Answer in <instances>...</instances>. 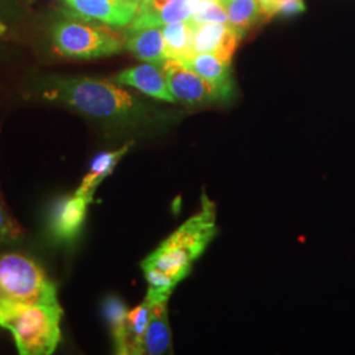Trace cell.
I'll return each instance as SVG.
<instances>
[{
	"label": "cell",
	"instance_id": "cell-21",
	"mask_svg": "<svg viewBox=\"0 0 355 355\" xmlns=\"http://www.w3.org/2000/svg\"><path fill=\"white\" fill-rule=\"evenodd\" d=\"M305 11L304 0H277L274 10H272V17L280 15V16H295Z\"/></svg>",
	"mask_w": 355,
	"mask_h": 355
},
{
	"label": "cell",
	"instance_id": "cell-6",
	"mask_svg": "<svg viewBox=\"0 0 355 355\" xmlns=\"http://www.w3.org/2000/svg\"><path fill=\"white\" fill-rule=\"evenodd\" d=\"M162 70L168 89L177 102L196 107L227 103L233 98L177 60L167 58L162 64Z\"/></svg>",
	"mask_w": 355,
	"mask_h": 355
},
{
	"label": "cell",
	"instance_id": "cell-7",
	"mask_svg": "<svg viewBox=\"0 0 355 355\" xmlns=\"http://www.w3.org/2000/svg\"><path fill=\"white\" fill-rule=\"evenodd\" d=\"M69 15L85 21L124 28L135 19L140 1L136 0H64Z\"/></svg>",
	"mask_w": 355,
	"mask_h": 355
},
{
	"label": "cell",
	"instance_id": "cell-23",
	"mask_svg": "<svg viewBox=\"0 0 355 355\" xmlns=\"http://www.w3.org/2000/svg\"><path fill=\"white\" fill-rule=\"evenodd\" d=\"M0 29H1V31H3V28H1V26H0Z\"/></svg>",
	"mask_w": 355,
	"mask_h": 355
},
{
	"label": "cell",
	"instance_id": "cell-18",
	"mask_svg": "<svg viewBox=\"0 0 355 355\" xmlns=\"http://www.w3.org/2000/svg\"><path fill=\"white\" fill-rule=\"evenodd\" d=\"M228 16L229 26H233L242 37L259 20H263L257 0H218Z\"/></svg>",
	"mask_w": 355,
	"mask_h": 355
},
{
	"label": "cell",
	"instance_id": "cell-1",
	"mask_svg": "<svg viewBox=\"0 0 355 355\" xmlns=\"http://www.w3.org/2000/svg\"><path fill=\"white\" fill-rule=\"evenodd\" d=\"M45 99L61 102L105 123L108 127L125 132H137L158 124L162 117L146 103L130 94L119 83L76 76L53 78L42 92Z\"/></svg>",
	"mask_w": 355,
	"mask_h": 355
},
{
	"label": "cell",
	"instance_id": "cell-20",
	"mask_svg": "<svg viewBox=\"0 0 355 355\" xmlns=\"http://www.w3.org/2000/svg\"><path fill=\"white\" fill-rule=\"evenodd\" d=\"M190 21L196 28L208 23L229 24L228 16L220 1H204L198 4L191 16Z\"/></svg>",
	"mask_w": 355,
	"mask_h": 355
},
{
	"label": "cell",
	"instance_id": "cell-5",
	"mask_svg": "<svg viewBox=\"0 0 355 355\" xmlns=\"http://www.w3.org/2000/svg\"><path fill=\"white\" fill-rule=\"evenodd\" d=\"M53 44L60 54L74 60L103 58L123 51V41L114 32L74 20L53 28Z\"/></svg>",
	"mask_w": 355,
	"mask_h": 355
},
{
	"label": "cell",
	"instance_id": "cell-14",
	"mask_svg": "<svg viewBox=\"0 0 355 355\" xmlns=\"http://www.w3.org/2000/svg\"><path fill=\"white\" fill-rule=\"evenodd\" d=\"M171 350V330L168 324L167 302L152 305L149 324L144 337V354H166Z\"/></svg>",
	"mask_w": 355,
	"mask_h": 355
},
{
	"label": "cell",
	"instance_id": "cell-24",
	"mask_svg": "<svg viewBox=\"0 0 355 355\" xmlns=\"http://www.w3.org/2000/svg\"><path fill=\"white\" fill-rule=\"evenodd\" d=\"M136 1H139V0H136Z\"/></svg>",
	"mask_w": 355,
	"mask_h": 355
},
{
	"label": "cell",
	"instance_id": "cell-2",
	"mask_svg": "<svg viewBox=\"0 0 355 355\" xmlns=\"http://www.w3.org/2000/svg\"><path fill=\"white\" fill-rule=\"evenodd\" d=\"M202 200V209L146 257L141 267L155 268L175 284L190 274L193 262L204 253L217 233L215 204L207 195H203Z\"/></svg>",
	"mask_w": 355,
	"mask_h": 355
},
{
	"label": "cell",
	"instance_id": "cell-8",
	"mask_svg": "<svg viewBox=\"0 0 355 355\" xmlns=\"http://www.w3.org/2000/svg\"><path fill=\"white\" fill-rule=\"evenodd\" d=\"M196 6L198 0H141L137 13L128 26V31L189 21Z\"/></svg>",
	"mask_w": 355,
	"mask_h": 355
},
{
	"label": "cell",
	"instance_id": "cell-15",
	"mask_svg": "<svg viewBox=\"0 0 355 355\" xmlns=\"http://www.w3.org/2000/svg\"><path fill=\"white\" fill-rule=\"evenodd\" d=\"M182 64H186L205 80L214 83L218 89H224L227 94L233 96L234 85L232 79L230 64L228 62L220 60L214 54L199 53L192 54L190 58H187Z\"/></svg>",
	"mask_w": 355,
	"mask_h": 355
},
{
	"label": "cell",
	"instance_id": "cell-25",
	"mask_svg": "<svg viewBox=\"0 0 355 355\" xmlns=\"http://www.w3.org/2000/svg\"><path fill=\"white\" fill-rule=\"evenodd\" d=\"M139 1H141V0H139Z\"/></svg>",
	"mask_w": 355,
	"mask_h": 355
},
{
	"label": "cell",
	"instance_id": "cell-10",
	"mask_svg": "<svg viewBox=\"0 0 355 355\" xmlns=\"http://www.w3.org/2000/svg\"><path fill=\"white\" fill-rule=\"evenodd\" d=\"M114 80L121 86L139 89L144 95L150 96L153 99L166 103H177L168 89L162 64L145 62L135 67H129L120 71L114 76Z\"/></svg>",
	"mask_w": 355,
	"mask_h": 355
},
{
	"label": "cell",
	"instance_id": "cell-16",
	"mask_svg": "<svg viewBox=\"0 0 355 355\" xmlns=\"http://www.w3.org/2000/svg\"><path fill=\"white\" fill-rule=\"evenodd\" d=\"M165 38L166 57L177 61H186L193 54V36L196 26L189 21H177L161 26Z\"/></svg>",
	"mask_w": 355,
	"mask_h": 355
},
{
	"label": "cell",
	"instance_id": "cell-22",
	"mask_svg": "<svg viewBox=\"0 0 355 355\" xmlns=\"http://www.w3.org/2000/svg\"><path fill=\"white\" fill-rule=\"evenodd\" d=\"M261 8V13L263 20H270L272 17V10L277 3V0H257Z\"/></svg>",
	"mask_w": 355,
	"mask_h": 355
},
{
	"label": "cell",
	"instance_id": "cell-9",
	"mask_svg": "<svg viewBox=\"0 0 355 355\" xmlns=\"http://www.w3.org/2000/svg\"><path fill=\"white\" fill-rule=\"evenodd\" d=\"M92 200L80 195L64 196L51 208L49 232L60 242H71L85 224L87 208Z\"/></svg>",
	"mask_w": 355,
	"mask_h": 355
},
{
	"label": "cell",
	"instance_id": "cell-13",
	"mask_svg": "<svg viewBox=\"0 0 355 355\" xmlns=\"http://www.w3.org/2000/svg\"><path fill=\"white\" fill-rule=\"evenodd\" d=\"M133 142H128L124 146L112 150V152H104L98 154L94 161L91 162L89 173L82 179L80 186L76 189V195L85 196L89 200H94V195L96 192V189L102 184L104 179L110 177L114 170V167L121 161V158L127 154Z\"/></svg>",
	"mask_w": 355,
	"mask_h": 355
},
{
	"label": "cell",
	"instance_id": "cell-3",
	"mask_svg": "<svg viewBox=\"0 0 355 355\" xmlns=\"http://www.w3.org/2000/svg\"><path fill=\"white\" fill-rule=\"evenodd\" d=\"M60 304H26L0 297V328L12 334L21 355H51L61 343Z\"/></svg>",
	"mask_w": 355,
	"mask_h": 355
},
{
	"label": "cell",
	"instance_id": "cell-17",
	"mask_svg": "<svg viewBox=\"0 0 355 355\" xmlns=\"http://www.w3.org/2000/svg\"><path fill=\"white\" fill-rule=\"evenodd\" d=\"M103 312L110 325L114 353L120 355L129 354L127 336V305L117 296H108L103 303Z\"/></svg>",
	"mask_w": 355,
	"mask_h": 355
},
{
	"label": "cell",
	"instance_id": "cell-19",
	"mask_svg": "<svg viewBox=\"0 0 355 355\" xmlns=\"http://www.w3.org/2000/svg\"><path fill=\"white\" fill-rule=\"evenodd\" d=\"M152 302L146 297L141 304L128 312L127 336L129 354H144V337L149 324Z\"/></svg>",
	"mask_w": 355,
	"mask_h": 355
},
{
	"label": "cell",
	"instance_id": "cell-12",
	"mask_svg": "<svg viewBox=\"0 0 355 355\" xmlns=\"http://www.w3.org/2000/svg\"><path fill=\"white\" fill-rule=\"evenodd\" d=\"M125 46L136 58L144 62L162 64L167 60L165 38L161 26L127 31Z\"/></svg>",
	"mask_w": 355,
	"mask_h": 355
},
{
	"label": "cell",
	"instance_id": "cell-11",
	"mask_svg": "<svg viewBox=\"0 0 355 355\" xmlns=\"http://www.w3.org/2000/svg\"><path fill=\"white\" fill-rule=\"evenodd\" d=\"M241 40V35L233 26L224 23H208L196 28L192 51L193 54H214L232 64V57Z\"/></svg>",
	"mask_w": 355,
	"mask_h": 355
},
{
	"label": "cell",
	"instance_id": "cell-4",
	"mask_svg": "<svg viewBox=\"0 0 355 355\" xmlns=\"http://www.w3.org/2000/svg\"><path fill=\"white\" fill-rule=\"evenodd\" d=\"M0 297L26 304H60L54 282L37 262L19 253L0 257Z\"/></svg>",
	"mask_w": 355,
	"mask_h": 355
}]
</instances>
